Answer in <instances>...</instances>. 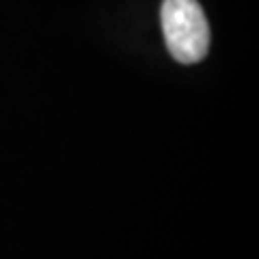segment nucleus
<instances>
[{"label": "nucleus", "instance_id": "nucleus-1", "mask_svg": "<svg viewBox=\"0 0 259 259\" xmlns=\"http://www.w3.org/2000/svg\"><path fill=\"white\" fill-rule=\"evenodd\" d=\"M162 32L175 61L192 65L209 50V24L197 0H164L160 9Z\"/></svg>", "mask_w": 259, "mask_h": 259}]
</instances>
